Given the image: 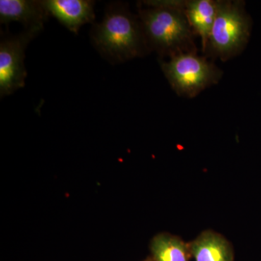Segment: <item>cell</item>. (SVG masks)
I'll use <instances>...</instances> for the list:
<instances>
[{"label":"cell","instance_id":"obj_4","mask_svg":"<svg viewBox=\"0 0 261 261\" xmlns=\"http://www.w3.org/2000/svg\"><path fill=\"white\" fill-rule=\"evenodd\" d=\"M161 69L171 88L182 97H197L204 89L216 84L223 75L213 62L197 51L181 53L161 62Z\"/></svg>","mask_w":261,"mask_h":261},{"label":"cell","instance_id":"obj_1","mask_svg":"<svg viewBox=\"0 0 261 261\" xmlns=\"http://www.w3.org/2000/svg\"><path fill=\"white\" fill-rule=\"evenodd\" d=\"M138 16L149 51L169 58L197 51L196 34L187 18L185 1H143Z\"/></svg>","mask_w":261,"mask_h":261},{"label":"cell","instance_id":"obj_2","mask_svg":"<svg viewBox=\"0 0 261 261\" xmlns=\"http://www.w3.org/2000/svg\"><path fill=\"white\" fill-rule=\"evenodd\" d=\"M96 50L112 64L124 63L149 53L138 15L125 3L113 2L106 7L102 21L90 32Z\"/></svg>","mask_w":261,"mask_h":261},{"label":"cell","instance_id":"obj_7","mask_svg":"<svg viewBox=\"0 0 261 261\" xmlns=\"http://www.w3.org/2000/svg\"><path fill=\"white\" fill-rule=\"evenodd\" d=\"M49 15L42 0H0V23L18 22L25 30L40 33Z\"/></svg>","mask_w":261,"mask_h":261},{"label":"cell","instance_id":"obj_11","mask_svg":"<svg viewBox=\"0 0 261 261\" xmlns=\"http://www.w3.org/2000/svg\"><path fill=\"white\" fill-rule=\"evenodd\" d=\"M144 261H153V260H152V257H149V258H147Z\"/></svg>","mask_w":261,"mask_h":261},{"label":"cell","instance_id":"obj_6","mask_svg":"<svg viewBox=\"0 0 261 261\" xmlns=\"http://www.w3.org/2000/svg\"><path fill=\"white\" fill-rule=\"evenodd\" d=\"M42 3L49 16L75 34L82 25L95 23V2L92 0H42Z\"/></svg>","mask_w":261,"mask_h":261},{"label":"cell","instance_id":"obj_10","mask_svg":"<svg viewBox=\"0 0 261 261\" xmlns=\"http://www.w3.org/2000/svg\"><path fill=\"white\" fill-rule=\"evenodd\" d=\"M149 248L153 261H190L192 257L190 243L171 233L155 235L151 240Z\"/></svg>","mask_w":261,"mask_h":261},{"label":"cell","instance_id":"obj_9","mask_svg":"<svg viewBox=\"0 0 261 261\" xmlns=\"http://www.w3.org/2000/svg\"><path fill=\"white\" fill-rule=\"evenodd\" d=\"M218 1L214 0H187L185 11L189 23L196 35L200 37L202 51L205 53L214 25Z\"/></svg>","mask_w":261,"mask_h":261},{"label":"cell","instance_id":"obj_8","mask_svg":"<svg viewBox=\"0 0 261 261\" xmlns=\"http://www.w3.org/2000/svg\"><path fill=\"white\" fill-rule=\"evenodd\" d=\"M190 251L195 261H233L231 243L215 231H203L190 243Z\"/></svg>","mask_w":261,"mask_h":261},{"label":"cell","instance_id":"obj_3","mask_svg":"<svg viewBox=\"0 0 261 261\" xmlns=\"http://www.w3.org/2000/svg\"><path fill=\"white\" fill-rule=\"evenodd\" d=\"M250 20L240 1H218L217 13L205 53L226 61L245 49Z\"/></svg>","mask_w":261,"mask_h":261},{"label":"cell","instance_id":"obj_5","mask_svg":"<svg viewBox=\"0 0 261 261\" xmlns=\"http://www.w3.org/2000/svg\"><path fill=\"white\" fill-rule=\"evenodd\" d=\"M39 33L24 30L2 37L0 42V96L10 95L25 84L27 71L24 60L27 46Z\"/></svg>","mask_w":261,"mask_h":261}]
</instances>
